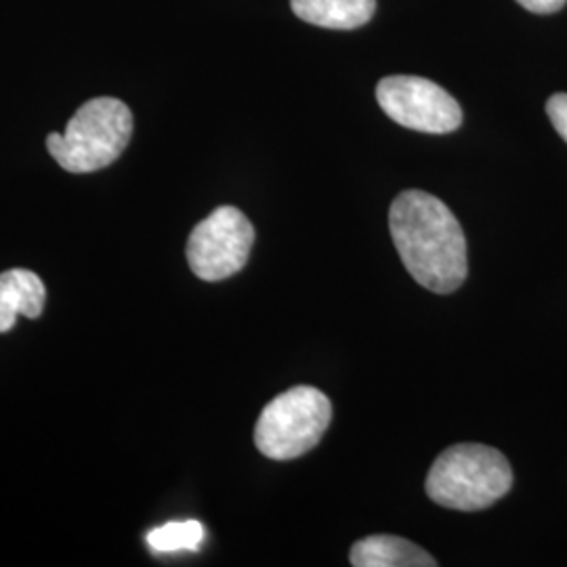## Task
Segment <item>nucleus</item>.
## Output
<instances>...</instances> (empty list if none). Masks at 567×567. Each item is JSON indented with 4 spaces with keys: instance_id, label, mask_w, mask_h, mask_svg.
I'll return each instance as SVG.
<instances>
[{
    "instance_id": "nucleus-10",
    "label": "nucleus",
    "mask_w": 567,
    "mask_h": 567,
    "mask_svg": "<svg viewBox=\"0 0 567 567\" xmlns=\"http://www.w3.org/2000/svg\"><path fill=\"white\" fill-rule=\"evenodd\" d=\"M204 526L200 522H177L156 527L147 534V545L154 553H179L198 550L204 543Z\"/></svg>"
},
{
    "instance_id": "nucleus-6",
    "label": "nucleus",
    "mask_w": 567,
    "mask_h": 567,
    "mask_svg": "<svg viewBox=\"0 0 567 567\" xmlns=\"http://www.w3.org/2000/svg\"><path fill=\"white\" fill-rule=\"evenodd\" d=\"M377 102L391 121L419 133L446 135L463 124L458 102L421 76H386L377 86Z\"/></svg>"
},
{
    "instance_id": "nucleus-5",
    "label": "nucleus",
    "mask_w": 567,
    "mask_h": 567,
    "mask_svg": "<svg viewBox=\"0 0 567 567\" xmlns=\"http://www.w3.org/2000/svg\"><path fill=\"white\" fill-rule=\"evenodd\" d=\"M255 244V227L236 206H219L194 227L187 264L204 282H221L243 271Z\"/></svg>"
},
{
    "instance_id": "nucleus-4",
    "label": "nucleus",
    "mask_w": 567,
    "mask_h": 567,
    "mask_svg": "<svg viewBox=\"0 0 567 567\" xmlns=\"http://www.w3.org/2000/svg\"><path fill=\"white\" fill-rule=\"evenodd\" d=\"M332 421V404L316 386L288 389L265 405L255 444L271 461H292L320 444Z\"/></svg>"
},
{
    "instance_id": "nucleus-12",
    "label": "nucleus",
    "mask_w": 567,
    "mask_h": 567,
    "mask_svg": "<svg viewBox=\"0 0 567 567\" xmlns=\"http://www.w3.org/2000/svg\"><path fill=\"white\" fill-rule=\"evenodd\" d=\"M517 2L532 13L548 16V13H557L559 9H564L567 0H517Z\"/></svg>"
},
{
    "instance_id": "nucleus-1",
    "label": "nucleus",
    "mask_w": 567,
    "mask_h": 567,
    "mask_svg": "<svg viewBox=\"0 0 567 567\" xmlns=\"http://www.w3.org/2000/svg\"><path fill=\"white\" fill-rule=\"evenodd\" d=\"M391 238L408 274L426 290L450 295L466 280V238L440 198L405 189L389 210Z\"/></svg>"
},
{
    "instance_id": "nucleus-9",
    "label": "nucleus",
    "mask_w": 567,
    "mask_h": 567,
    "mask_svg": "<svg viewBox=\"0 0 567 567\" xmlns=\"http://www.w3.org/2000/svg\"><path fill=\"white\" fill-rule=\"evenodd\" d=\"M299 20L328 28V30H355L372 20L377 0H290Z\"/></svg>"
},
{
    "instance_id": "nucleus-7",
    "label": "nucleus",
    "mask_w": 567,
    "mask_h": 567,
    "mask_svg": "<svg viewBox=\"0 0 567 567\" xmlns=\"http://www.w3.org/2000/svg\"><path fill=\"white\" fill-rule=\"evenodd\" d=\"M47 288L34 271L9 269L0 274V332H9L20 316L41 318Z\"/></svg>"
},
{
    "instance_id": "nucleus-8",
    "label": "nucleus",
    "mask_w": 567,
    "mask_h": 567,
    "mask_svg": "<svg viewBox=\"0 0 567 567\" xmlns=\"http://www.w3.org/2000/svg\"><path fill=\"white\" fill-rule=\"evenodd\" d=\"M349 561L355 567H435L437 561L410 540L400 536H368L358 540L351 553Z\"/></svg>"
},
{
    "instance_id": "nucleus-3",
    "label": "nucleus",
    "mask_w": 567,
    "mask_h": 567,
    "mask_svg": "<svg viewBox=\"0 0 567 567\" xmlns=\"http://www.w3.org/2000/svg\"><path fill=\"white\" fill-rule=\"evenodd\" d=\"M513 486L503 452L484 444H456L442 452L426 475V494L440 507L482 511Z\"/></svg>"
},
{
    "instance_id": "nucleus-11",
    "label": "nucleus",
    "mask_w": 567,
    "mask_h": 567,
    "mask_svg": "<svg viewBox=\"0 0 567 567\" xmlns=\"http://www.w3.org/2000/svg\"><path fill=\"white\" fill-rule=\"evenodd\" d=\"M547 114L555 131L567 142V93H557L548 100Z\"/></svg>"
},
{
    "instance_id": "nucleus-2",
    "label": "nucleus",
    "mask_w": 567,
    "mask_h": 567,
    "mask_svg": "<svg viewBox=\"0 0 567 567\" xmlns=\"http://www.w3.org/2000/svg\"><path fill=\"white\" fill-rule=\"evenodd\" d=\"M133 126L126 103L95 97L76 110L63 133H49L47 150L68 173H95L121 158Z\"/></svg>"
}]
</instances>
